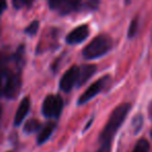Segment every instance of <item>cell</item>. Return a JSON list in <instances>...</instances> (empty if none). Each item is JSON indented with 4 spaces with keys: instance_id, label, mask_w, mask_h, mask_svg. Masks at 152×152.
<instances>
[{
    "instance_id": "9",
    "label": "cell",
    "mask_w": 152,
    "mask_h": 152,
    "mask_svg": "<svg viewBox=\"0 0 152 152\" xmlns=\"http://www.w3.org/2000/svg\"><path fill=\"white\" fill-rule=\"evenodd\" d=\"M29 108H30V100L28 97L23 98L20 103L19 107H18V110L16 113V116H15V123L16 126H19L22 122H23L24 118L27 116L28 112H29Z\"/></svg>"
},
{
    "instance_id": "19",
    "label": "cell",
    "mask_w": 152,
    "mask_h": 152,
    "mask_svg": "<svg viewBox=\"0 0 152 152\" xmlns=\"http://www.w3.org/2000/svg\"><path fill=\"white\" fill-rule=\"evenodd\" d=\"M112 148V143L110 142H104L101 144V147L97 150V152H110Z\"/></svg>"
},
{
    "instance_id": "21",
    "label": "cell",
    "mask_w": 152,
    "mask_h": 152,
    "mask_svg": "<svg viewBox=\"0 0 152 152\" xmlns=\"http://www.w3.org/2000/svg\"><path fill=\"white\" fill-rule=\"evenodd\" d=\"M48 2H49V4H50V7H51V9L56 10L57 2H58V0H48Z\"/></svg>"
},
{
    "instance_id": "7",
    "label": "cell",
    "mask_w": 152,
    "mask_h": 152,
    "mask_svg": "<svg viewBox=\"0 0 152 152\" xmlns=\"http://www.w3.org/2000/svg\"><path fill=\"white\" fill-rule=\"evenodd\" d=\"M89 27L87 25H80L78 27H76L73 29L66 38L68 44H79V43L83 42L89 36Z\"/></svg>"
},
{
    "instance_id": "26",
    "label": "cell",
    "mask_w": 152,
    "mask_h": 152,
    "mask_svg": "<svg viewBox=\"0 0 152 152\" xmlns=\"http://www.w3.org/2000/svg\"><path fill=\"white\" fill-rule=\"evenodd\" d=\"M127 1H129V0H127Z\"/></svg>"
},
{
    "instance_id": "12",
    "label": "cell",
    "mask_w": 152,
    "mask_h": 152,
    "mask_svg": "<svg viewBox=\"0 0 152 152\" xmlns=\"http://www.w3.org/2000/svg\"><path fill=\"white\" fill-rule=\"evenodd\" d=\"M99 7V0H80L78 11H95Z\"/></svg>"
},
{
    "instance_id": "18",
    "label": "cell",
    "mask_w": 152,
    "mask_h": 152,
    "mask_svg": "<svg viewBox=\"0 0 152 152\" xmlns=\"http://www.w3.org/2000/svg\"><path fill=\"white\" fill-rule=\"evenodd\" d=\"M137 20H133L130 24V27H129V30H128V36L129 38H132L135 34H137Z\"/></svg>"
},
{
    "instance_id": "22",
    "label": "cell",
    "mask_w": 152,
    "mask_h": 152,
    "mask_svg": "<svg viewBox=\"0 0 152 152\" xmlns=\"http://www.w3.org/2000/svg\"><path fill=\"white\" fill-rule=\"evenodd\" d=\"M149 116L152 118V102H151V104H150V106H149Z\"/></svg>"
},
{
    "instance_id": "11",
    "label": "cell",
    "mask_w": 152,
    "mask_h": 152,
    "mask_svg": "<svg viewBox=\"0 0 152 152\" xmlns=\"http://www.w3.org/2000/svg\"><path fill=\"white\" fill-rule=\"evenodd\" d=\"M55 129V123H48L42 128V130L40 131L38 137V144L39 145H42L44 144L49 137H51V134L53 133Z\"/></svg>"
},
{
    "instance_id": "15",
    "label": "cell",
    "mask_w": 152,
    "mask_h": 152,
    "mask_svg": "<svg viewBox=\"0 0 152 152\" xmlns=\"http://www.w3.org/2000/svg\"><path fill=\"white\" fill-rule=\"evenodd\" d=\"M142 124H143V118H142L141 115H137L133 118V121L131 123V126H132V129H133V132L134 133H137L140 131L142 127Z\"/></svg>"
},
{
    "instance_id": "20",
    "label": "cell",
    "mask_w": 152,
    "mask_h": 152,
    "mask_svg": "<svg viewBox=\"0 0 152 152\" xmlns=\"http://www.w3.org/2000/svg\"><path fill=\"white\" fill-rule=\"evenodd\" d=\"M7 9V0H0V14Z\"/></svg>"
},
{
    "instance_id": "6",
    "label": "cell",
    "mask_w": 152,
    "mask_h": 152,
    "mask_svg": "<svg viewBox=\"0 0 152 152\" xmlns=\"http://www.w3.org/2000/svg\"><path fill=\"white\" fill-rule=\"evenodd\" d=\"M78 77L79 69L76 66H73L68 71H66V73L64 74L61 81H59V88L61 91L66 92V93L71 91L75 86V83L78 81Z\"/></svg>"
},
{
    "instance_id": "24",
    "label": "cell",
    "mask_w": 152,
    "mask_h": 152,
    "mask_svg": "<svg viewBox=\"0 0 152 152\" xmlns=\"http://www.w3.org/2000/svg\"><path fill=\"white\" fill-rule=\"evenodd\" d=\"M0 115H1V110H0Z\"/></svg>"
},
{
    "instance_id": "23",
    "label": "cell",
    "mask_w": 152,
    "mask_h": 152,
    "mask_svg": "<svg viewBox=\"0 0 152 152\" xmlns=\"http://www.w3.org/2000/svg\"><path fill=\"white\" fill-rule=\"evenodd\" d=\"M2 64H3V58H2V55L0 54V67L2 66Z\"/></svg>"
},
{
    "instance_id": "5",
    "label": "cell",
    "mask_w": 152,
    "mask_h": 152,
    "mask_svg": "<svg viewBox=\"0 0 152 152\" xmlns=\"http://www.w3.org/2000/svg\"><path fill=\"white\" fill-rule=\"evenodd\" d=\"M108 80H110V77H108L107 75H105V76H103L102 78H100V79H98L97 81H95V83H94L93 85H92L91 87H90L89 89L80 96V97H79L78 104L87 103V102L90 101L92 98L95 97L97 94H99L100 92L105 88V86L107 85Z\"/></svg>"
},
{
    "instance_id": "1",
    "label": "cell",
    "mask_w": 152,
    "mask_h": 152,
    "mask_svg": "<svg viewBox=\"0 0 152 152\" xmlns=\"http://www.w3.org/2000/svg\"><path fill=\"white\" fill-rule=\"evenodd\" d=\"M130 110V104L129 103H123L117 106L112 113L110 117V120L106 123L101 135H100V141L102 143L104 142H112L114 135L118 131V129L121 127L123 122L125 121V118L128 115Z\"/></svg>"
},
{
    "instance_id": "2",
    "label": "cell",
    "mask_w": 152,
    "mask_h": 152,
    "mask_svg": "<svg viewBox=\"0 0 152 152\" xmlns=\"http://www.w3.org/2000/svg\"><path fill=\"white\" fill-rule=\"evenodd\" d=\"M21 88V79L18 74L10 70H2L0 72V95L13 99L17 97Z\"/></svg>"
},
{
    "instance_id": "3",
    "label": "cell",
    "mask_w": 152,
    "mask_h": 152,
    "mask_svg": "<svg viewBox=\"0 0 152 152\" xmlns=\"http://www.w3.org/2000/svg\"><path fill=\"white\" fill-rule=\"evenodd\" d=\"M112 39L106 34H99L83 49V54L87 59H94L106 54L112 48Z\"/></svg>"
},
{
    "instance_id": "14",
    "label": "cell",
    "mask_w": 152,
    "mask_h": 152,
    "mask_svg": "<svg viewBox=\"0 0 152 152\" xmlns=\"http://www.w3.org/2000/svg\"><path fill=\"white\" fill-rule=\"evenodd\" d=\"M150 146L146 140H140L131 152H149Z\"/></svg>"
},
{
    "instance_id": "10",
    "label": "cell",
    "mask_w": 152,
    "mask_h": 152,
    "mask_svg": "<svg viewBox=\"0 0 152 152\" xmlns=\"http://www.w3.org/2000/svg\"><path fill=\"white\" fill-rule=\"evenodd\" d=\"M96 72V67L94 65H85L81 67V69L79 70V77H78V83L79 86L83 85L85 83H87L90 78H91L93 74Z\"/></svg>"
},
{
    "instance_id": "17",
    "label": "cell",
    "mask_w": 152,
    "mask_h": 152,
    "mask_svg": "<svg viewBox=\"0 0 152 152\" xmlns=\"http://www.w3.org/2000/svg\"><path fill=\"white\" fill-rule=\"evenodd\" d=\"M13 1H14L15 7L21 9V7H29L34 0H13Z\"/></svg>"
},
{
    "instance_id": "16",
    "label": "cell",
    "mask_w": 152,
    "mask_h": 152,
    "mask_svg": "<svg viewBox=\"0 0 152 152\" xmlns=\"http://www.w3.org/2000/svg\"><path fill=\"white\" fill-rule=\"evenodd\" d=\"M38 29H39V22L34 21L32 23H30L29 26L25 29V32L27 34H29V36H34V34H37Z\"/></svg>"
},
{
    "instance_id": "25",
    "label": "cell",
    "mask_w": 152,
    "mask_h": 152,
    "mask_svg": "<svg viewBox=\"0 0 152 152\" xmlns=\"http://www.w3.org/2000/svg\"><path fill=\"white\" fill-rule=\"evenodd\" d=\"M151 137H152V130H151Z\"/></svg>"
},
{
    "instance_id": "4",
    "label": "cell",
    "mask_w": 152,
    "mask_h": 152,
    "mask_svg": "<svg viewBox=\"0 0 152 152\" xmlns=\"http://www.w3.org/2000/svg\"><path fill=\"white\" fill-rule=\"evenodd\" d=\"M63 110V99L59 96L49 95L43 102L42 112L46 118H57Z\"/></svg>"
},
{
    "instance_id": "8",
    "label": "cell",
    "mask_w": 152,
    "mask_h": 152,
    "mask_svg": "<svg viewBox=\"0 0 152 152\" xmlns=\"http://www.w3.org/2000/svg\"><path fill=\"white\" fill-rule=\"evenodd\" d=\"M80 0H58L56 10L61 15H67L74 11H78Z\"/></svg>"
},
{
    "instance_id": "13",
    "label": "cell",
    "mask_w": 152,
    "mask_h": 152,
    "mask_svg": "<svg viewBox=\"0 0 152 152\" xmlns=\"http://www.w3.org/2000/svg\"><path fill=\"white\" fill-rule=\"evenodd\" d=\"M40 127H41V123L39 122L37 119H30V120H28L27 122L25 123L23 130H24V132H26V133H31V132L37 131Z\"/></svg>"
}]
</instances>
